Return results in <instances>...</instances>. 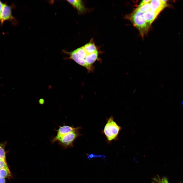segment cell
<instances>
[{
  "instance_id": "13",
  "label": "cell",
  "mask_w": 183,
  "mask_h": 183,
  "mask_svg": "<svg viewBox=\"0 0 183 183\" xmlns=\"http://www.w3.org/2000/svg\"><path fill=\"white\" fill-rule=\"evenodd\" d=\"M136 10L144 13L150 10V2L141 6H139Z\"/></svg>"
},
{
  "instance_id": "12",
  "label": "cell",
  "mask_w": 183,
  "mask_h": 183,
  "mask_svg": "<svg viewBox=\"0 0 183 183\" xmlns=\"http://www.w3.org/2000/svg\"><path fill=\"white\" fill-rule=\"evenodd\" d=\"M74 50L77 57L79 59L84 60L85 58L88 54L86 53L82 46Z\"/></svg>"
},
{
  "instance_id": "22",
  "label": "cell",
  "mask_w": 183,
  "mask_h": 183,
  "mask_svg": "<svg viewBox=\"0 0 183 183\" xmlns=\"http://www.w3.org/2000/svg\"><path fill=\"white\" fill-rule=\"evenodd\" d=\"M44 100L43 99H41L39 100V103L40 104H43L44 103Z\"/></svg>"
},
{
  "instance_id": "14",
  "label": "cell",
  "mask_w": 183,
  "mask_h": 183,
  "mask_svg": "<svg viewBox=\"0 0 183 183\" xmlns=\"http://www.w3.org/2000/svg\"><path fill=\"white\" fill-rule=\"evenodd\" d=\"M10 176V172L8 167L0 169V177L5 178Z\"/></svg>"
},
{
  "instance_id": "1",
  "label": "cell",
  "mask_w": 183,
  "mask_h": 183,
  "mask_svg": "<svg viewBox=\"0 0 183 183\" xmlns=\"http://www.w3.org/2000/svg\"><path fill=\"white\" fill-rule=\"evenodd\" d=\"M121 128L114 121L113 117H111L108 119L104 129V132L108 140L110 141L117 139Z\"/></svg>"
},
{
  "instance_id": "16",
  "label": "cell",
  "mask_w": 183,
  "mask_h": 183,
  "mask_svg": "<svg viewBox=\"0 0 183 183\" xmlns=\"http://www.w3.org/2000/svg\"><path fill=\"white\" fill-rule=\"evenodd\" d=\"M5 143H0V159L6 161L5 147Z\"/></svg>"
},
{
  "instance_id": "9",
  "label": "cell",
  "mask_w": 183,
  "mask_h": 183,
  "mask_svg": "<svg viewBox=\"0 0 183 183\" xmlns=\"http://www.w3.org/2000/svg\"><path fill=\"white\" fill-rule=\"evenodd\" d=\"M11 10L10 7L4 4L2 11L0 15V20L3 22L11 18Z\"/></svg>"
},
{
  "instance_id": "5",
  "label": "cell",
  "mask_w": 183,
  "mask_h": 183,
  "mask_svg": "<svg viewBox=\"0 0 183 183\" xmlns=\"http://www.w3.org/2000/svg\"><path fill=\"white\" fill-rule=\"evenodd\" d=\"M62 51L64 53L69 56V57H65L64 59L73 60L80 65L85 67L89 72L92 71L93 70V68L87 65L84 60L80 59L77 57L74 50L71 52H68L65 50H63Z\"/></svg>"
},
{
  "instance_id": "17",
  "label": "cell",
  "mask_w": 183,
  "mask_h": 183,
  "mask_svg": "<svg viewBox=\"0 0 183 183\" xmlns=\"http://www.w3.org/2000/svg\"><path fill=\"white\" fill-rule=\"evenodd\" d=\"M95 157L102 158L104 159H105V156L103 155H95L94 154H90L88 155L87 157V158L89 159Z\"/></svg>"
},
{
  "instance_id": "8",
  "label": "cell",
  "mask_w": 183,
  "mask_h": 183,
  "mask_svg": "<svg viewBox=\"0 0 183 183\" xmlns=\"http://www.w3.org/2000/svg\"><path fill=\"white\" fill-rule=\"evenodd\" d=\"M159 14L151 10L143 13V17L148 28Z\"/></svg>"
},
{
  "instance_id": "7",
  "label": "cell",
  "mask_w": 183,
  "mask_h": 183,
  "mask_svg": "<svg viewBox=\"0 0 183 183\" xmlns=\"http://www.w3.org/2000/svg\"><path fill=\"white\" fill-rule=\"evenodd\" d=\"M68 2L74 8L76 9L80 14H83L86 11L83 2L82 0H67Z\"/></svg>"
},
{
  "instance_id": "21",
  "label": "cell",
  "mask_w": 183,
  "mask_h": 183,
  "mask_svg": "<svg viewBox=\"0 0 183 183\" xmlns=\"http://www.w3.org/2000/svg\"><path fill=\"white\" fill-rule=\"evenodd\" d=\"M4 4L0 1V15L2 11Z\"/></svg>"
},
{
  "instance_id": "4",
  "label": "cell",
  "mask_w": 183,
  "mask_h": 183,
  "mask_svg": "<svg viewBox=\"0 0 183 183\" xmlns=\"http://www.w3.org/2000/svg\"><path fill=\"white\" fill-rule=\"evenodd\" d=\"M80 127L74 128L67 125L59 126L58 129L57 130V134L52 140V143L57 141L62 137L65 135L71 132L79 130Z\"/></svg>"
},
{
  "instance_id": "18",
  "label": "cell",
  "mask_w": 183,
  "mask_h": 183,
  "mask_svg": "<svg viewBox=\"0 0 183 183\" xmlns=\"http://www.w3.org/2000/svg\"><path fill=\"white\" fill-rule=\"evenodd\" d=\"M8 167L6 161L0 159V169Z\"/></svg>"
},
{
  "instance_id": "10",
  "label": "cell",
  "mask_w": 183,
  "mask_h": 183,
  "mask_svg": "<svg viewBox=\"0 0 183 183\" xmlns=\"http://www.w3.org/2000/svg\"><path fill=\"white\" fill-rule=\"evenodd\" d=\"M98 51L88 54L85 58L84 60L89 66L93 68V65L98 58Z\"/></svg>"
},
{
  "instance_id": "20",
  "label": "cell",
  "mask_w": 183,
  "mask_h": 183,
  "mask_svg": "<svg viewBox=\"0 0 183 183\" xmlns=\"http://www.w3.org/2000/svg\"><path fill=\"white\" fill-rule=\"evenodd\" d=\"M5 180L4 178L0 177V183H5Z\"/></svg>"
},
{
  "instance_id": "2",
  "label": "cell",
  "mask_w": 183,
  "mask_h": 183,
  "mask_svg": "<svg viewBox=\"0 0 183 183\" xmlns=\"http://www.w3.org/2000/svg\"><path fill=\"white\" fill-rule=\"evenodd\" d=\"M143 14L135 10L130 17L133 24L138 29L142 36L146 33L149 29L143 17Z\"/></svg>"
},
{
  "instance_id": "6",
  "label": "cell",
  "mask_w": 183,
  "mask_h": 183,
  "mask_svg": "<svg viewBox=\"0 0 183 183\" xmlns=\"http://www.w3.org/2000/svg\"><path fill=\"white\" fill-rule=\"evenodd\" d=\"M166 0H152L150 2V10L159 14L166 7Z\"/></svg>"
},
{
  "instance_id": "19",
  "label": "cell",
  "mask_w": 183,
  "mask_h": 183,
  "mask_svg": "<svg viewBox=\"0 0 183 183\" xmlns=\"http://www.w3.org/2000/svg\"><path fill=\"white\" fill-rule=\"evenodd\" d=\"M151 0H143L140 3L139 6H141L143 5L149 3L150 2Z\"/></svg>"
},
{
  "instance_id": "11",
  "label": "cell",
  "mask_w": 183,
  "mask_h": 183,
  "mask_svg": "<svg viewBox=\"0 0 183 183\" xmlns=\"http://www.w3.org/2000/svg\"><path fill=\"white\" fill-rule=\"evenodd\" d=\"M82 47L88 54H91L98 51L97 48L92 39H91L89 42L85 44Z\"/></svg>"
},
{
  "instance_id": "3",
  "label": "cell",
  "mask_w": 183,
  "mask_h": 183,
  "mask_svg": "<svg viewBox=\"0 0 183 183\" xmlns=\"http://www.w3.org/2000/svg\"><path fill=\"white\" fill-rule=\"evenodd\" d=\"M79 130L71 132L63 136L57 141L59 145L64 148L72 146L74 141L79 135Z\"/></svg>"
},
{
  "instance_id": "15",
  "label": "cell",
  "mask_w": 183,
  "mask_h": 183,
  "mask_svg": "<svg viewBox=\"0 0 183 183\" xmlns=\"http://www.w3.org/2000/svg\"><path fill=\"white\" fill-rule=\"evenodd\" d=\"M151 183H170L167 179L165 177L161 178L159 176L153 178Z\"/></svg>"
},
{
  "instance_id": "23",
  "label": "cell",
  "mask_w": 183,
  "mask_h": 183,
  "mask_svg": "<svg viewBox=\"0 0 183 183\" xmlns=\"http://www.w3.org/2000/svg\"><path fill=\"white\" fill-rule=\"evenodd\" d=\"M182 104H183V101L182 102Z\"/></svg>"
}]
</instances>
